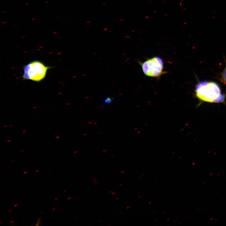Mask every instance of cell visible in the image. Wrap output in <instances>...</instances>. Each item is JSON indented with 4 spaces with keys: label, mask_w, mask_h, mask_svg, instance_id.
I'll list each match as a JSON object with an SVG mask.
<instances>
[{
    "label": "cell",
    "mask_w": 226,
    "mask_h": 226,
    "mask_svg": "<svg viewBox=\"0 0 226 226\" xmlns=\"http://www.w3.org/2000/svg\"><path fill=\"white\" fill-rule=\"evenodd\" d=\"M195 92L196 97L203 101L217 103L224 101L225 95L221 94L220 87L214 82L203 81L198 83Z\"/></svg>",
    "instance_id": "1"
},
{
    "label": "cell",
    "mask_w": 226,
    "mask_h": 226,
    "mask_svg": "<svg viewBox=\"0 0 226 226\" xmlns=\"http://www.w3.org/2000/svg\"><path fill=\"white\" fill-rule=\"evenodd\" d=\"M50 67L46 66L38 60L31 62L23 67V78L35 82H40L45 78Z\"/></svg>",
    "instance_id": "2"
},
{
    "label": "cell",
    "mask_w": 226,
    "mask_h": 226,
    "mask_svg": "<svg viewBox=\"0 0 226 226\" xmlns=\"http://www.w3.org/2000/svg\"><path fill=\"white\" fill-rule=\"evenodd\" d=\"M141 65L144 73L152 77H158L164 73V62L160 57L155 56L141 63Z\"/></svg>",
    "instance_id": "3"
},
{
    "label": "cell",
    "mask_w": 226,
    "mask_h": 226,
    "mask_svg": "<svg viewBox=\"0 0 226 226\" xmlns=\"http://www.w3.org/2000/svg\"><path fill=\"white\" fill-rule=\"evenodd\" d=\"M225 67L221 73V80L226 86V61Z\"/></svg>",
    "instance_id": "4"
},
{
    "label": "cell",
    "mask_w": 226,
    "mask_h": 226,
    "mask_svg": "<svg viewBox=\"0 0 226 226\" xmlns=\"http://www.w3.org/2000/svg\"><path fill=\"white\" fill-rule=\"evenodd\" d=\"M113 100L114 97L113 96H109L105 99L104 103L105 104H110L113 102Z\"/></svg>",
    "instance_id": "5"
},
{
    "label": "cell",
    "mask_w": 226,
    "mask_h": 226,
    "mask_svg": "<svg viewBox=\"0 0 226 226\" xmlns=\"http://www.w3.org/2000/svg\"><path fill=\"white\" fill-rule=\"evenodd\" d=\"M40 218H39L37 220V223H36V226H38L39 225V224L40 223Z\"/></svg>",
    "instance_id": "6"
},
{
    "label": "cell",
    "mask_w": 226,
    "mask_h": 226,
    "mask_svg": "<svg viewBox=\"0 0 226 226\" xmlns=\"http://www.w3.org/2000/svg\"><path fill=\"white\" fill-rule=\"evenodd\" d=\"M116 193V192H113L112 193V194L113 195V194H115V193Z\"/></svg>",
    "instance_id": "7"
},
{
    "label": "cell",
    "mask_w": 226,
    "mask_h": 226,
    "mask_svg": "<svg viewBox=\"0 0 226 226\" xmlns=\"http://www.w3.org/2000/svg\"><path fill=\"white\" fill-rule=\"evenodd\" d=\"M18 205H19L18 204H16L14 206V207H16V206H18Z\"/></svg>",
    "instance_id": "8"
},
{
    "label": "cell",
    "mask_w": 226,
    "mask_h": 226,
    "mask_svg": "<svg viewBox=\"0 0 226 226\" xmlns=\"http://www.w3.org/2000/svg\"><path fill=\"white\" fill-rule=\"evenodd\" d=\"M35 171H36V172H38L39 171V170H36Z\"/></svg>",
    "instance_id": "9"
},
{
    "label": "cell",
    "mask_w": 226,
    "mask_h": 226,
    "mask_svg": "<svg viewBox=\"0 0 226 226\" xmlns=\"http://www.w3.org/2000/svg\"><path fill=\"white\" fill-rule=\"evenodd\" d=\"M27 172H28V171H25V172H24V174H26V173H27Z\"/></svg>",
    "instance_id": "10"
},
{
    "label": "cell",
    "mask_w": 226,
    "mask_h": 226,
    "mask_svg": "<svg viewBox=\"0 0 226 226\" xmlns=\"http://www.w3.org/2000/svg\"><path fill=\"white\" fill-rule=\"evenodd\" d=\"M71 197H69L68 198V200H69V199H71Z\"/></svg>",
    "instance_id": "11"
},
{
    "label": "cell",
    "mask_w": 226,
    "mask_h": 226,
    "mask_svg": "<svg viewBox=\"0 0 226 226\" xmlns=\"http://www.w3.org/2000/svg\"><path fill=\"white\" fill-rule=\"evenodd\" d=\"M12 210H13V209H11V210H9L8 211V212H11V211H12Z\"/></svg>",
    "instance_id": "12"
},
{
    "label": "cell",
    "mask_w": 226,
    "mask_h": 226,
    "mask_svg": "<svg viewBox=\"0 0 226 226\" xmlns=\"http://www.w3.org/2000/svg\"><path fill=\"white\" fill-rule=\"evenodd\" d=\"M14 221V220L12 221H11V222H10V223H11L13 222Z\"/></svg>",
    "instance_id": "13"
},
{
    "label": "cell",
    "mask_w": 226,
    "mask_h": 226,
    "mask_svg": "<svg viewBox=\"0 0 226 226\" xmlns=\"http://www.w3.org/2000/svg\"><path fill=\"white\" fill-rule=\"evenodd\" d=\"M98 182L96 183H95L94 185H96V184H98Z\"/></svg>",
    "instance_id": "14"
},
{
    "label": "cell",
    "mask_w": 226,
    "mask_h": 226,
    "mask_svg": "<svg viewBox=\"0 0 226 226\" xmlns=\"http://www.w3.org/2000/svg\"><path fill=\"white\" fill-rule=\"evenodd\" d=\"M118 198H119V197H117V198H116V200H117V199H118Z\"/></svg>",
    "instance_id": "15"
},
{
    "label": "cell",
    "mask_w": 226,
    "mask_h": 226,
    "mask_svg": "<svg viewBox=\"0 0 226 226\" xmlns=\"http://www.w3.org/2000/svg\"><path fill=\"white\" fill-rule=\"evenodd\" d=\"M124 171H122L121 172V173H124Z\"/></svg>",
    "instance_id": "16"
},
{
    "label": "cell",
    "mask_w": 226,
    "mask_h": 226,
    "mask_svg": "<svg viewBox=\"0 0 226 226\" xmlns=\"http://www.w3.org/2000/svg\"><path fill=\"white\" fill-rule=\"evenodd\" d=\"M122 185H123L122 184H120V186H121Z\"/></svg>",
    "instance_id": "17"
},
{
    "label": "cell",
    "mask_w": 226,
    "mask_h": 226,
    "mask_svg": "<svg viewBox=\"0 0 226 226\" xmlns=\"http://www.w3.org/2000/svg\"><path fill=\"white\" fill-rule=\"evenodd\" d=\"M55 209H56V208H54V209H52V210H54Z\"/></svg>",
    "instance_id": "18"
},
{
    "label": "cell",
    "mask_w": 226,
    "mask_h": 226,
    "mask_svg": "<svg viewBox=\"0 0 226 226\" xmlns=\"http://www.w3.org/2000/svg\"><path fill=\"white\" fill-rule=\"evenodd\" d=\"M102 221V220H100L99 221V222H101Z\"/></svg>",
    "instance_id": "19"
},
{
    "label": "cell",
    "mask_w": 226,
    "mask_h": 226,
    "mask_svg": "<svg viewBox=\"0 0 226 226\" xmlns=\"http://www.w3.org/2000/svg\"><path fill=\"white\" fill-rule=\"evenodd\" d=\"M58 198H56V199H55V200H56L58 199Z\"/></svg>",
    "instance_id": "20"
},
{
    "label": "cell",
    "mask_w": 226,
    "mask_h": 226,
    "mask_svg": "<svg viewBox=\"0 0 226 226\" xmlns=\"http://www.w3.org/2000/svg\"><path fill=\"white\" fill-rule=\"evenodd\" d=\"M112 191H110L109 192V193H110V192H111Z\"/></svg>",
    "instance_id": "21"
},
{
    "label": "cell",
    "mask_w": 226,
    "mask_h": 226,
    "mask_svg": "<svg viewBox=\"0 0 226 226\" xmlns=\"http://www.w3.org/2000/svg\"><path fill=\"white\" fill-rule=\"evenodd\" d=\"M66 190H64V191H63V192H66Z\"/></svg>",
    "instance_id": "22"
},
{
    "label": "cell",
    "mask_w": 226,
    "mask_h": 226,
    "mask_svg": "<svg viewBox=\"0 0 226 226\" xmlns=\"http://www.w3.org/2000/svg\"><path fill=\"white\" fill-rule=\"evenodd\" d=\"M96 181V180H94V182H95Z\"/></svg>",
    "instance_id": "23"
}]
</instances>
